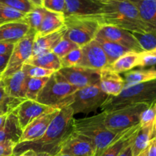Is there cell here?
Returning a JSON list of instances; mask_svg holds the SVG:
<instances>
[{"label": "cell", "instance_id": "obj_1", "mask_svg": "<svg viewBox=\"0 0 156 156\" xmlns=\"http://www.w3.org/2000/svg\"><path fill=\"white\" fill-rule=\"evenodd\" d=\"M74 114L69 106L61 108L44 133L40 138L15 145L13 156H19L24 151L32 149L37 153H47L55 156L59 153L66 140L74 133Z\"/></svg>", "mask_w": 156, "mask_h": 156}, {"label": "cell", "instance_id": "obj_2", "mask_svg": "<svg viewBox=\"0 0 156 156\" xmlns=\"http://www.w3.org/2000/svg\"><path fill=\"white\" fill-rule=\"evenodd\" d=\"M102 24L115 26L130 32H152L143 22L136 7L129 0H117L104 4L98 15Z\"/></svg>", "mask_w": 156, "mask_h": 156}, {"label": "cell", "instance_id": "obj_3", "mask_svg": "<svg viewBox=\"0 0 156 156\" xmlns=\"http://www.w3.org/2000/svg\"><path fill=\"white\" fill-rule=\"evenodd\" d=\"M156 102V79L126 87L117 96H109L101 108L102 111H115L136 104L150 105Z\"/></svg>", "mask_w": 156, "mask_h": 156}, {"label": "cell", "instance_id": "obj_4", "mask_svg": "<svg viewBox=\"0 0 156 156\" xmlns=\"http://www.w3.org/2000/svg\"><path fill=\"white\" fill-rule=\"evenodd\" d=\"M102 113L91 117L73 119L74 132L88 137L94 144L95 153L99 156L108 146L122 132H117L108 129L102 121Z\"/></svg>", "mask_w": 156, "mask_h": 156}, {"label": "cell", "instance_id": "obj_5", "mask_svg": "<svg viewBox=\"0 0 156 156\" xmlns=\"http://www.w3.org/2000/svg\"><path fill=\"white\" fill-rule=\"evenodd\" d=\"M101 25L98 16L66 17L64 37L81 47L94 40Z\"/></svg>", "mask_w": 156, "mask_h": 156}, {"label": "cell", "instance_id": "obj_6", "mask_svg": "<svg viewBox=\"0 0 156 156\" xmlns=\"http://www.w3.org/2000/svg\"><path fill=\"white\" fill-rule=\"evenodd\" d=\"M109 96L104 93L98 85L78 89L62 104L61 108L69 106L73 109L74 115L80 113L89 114L101 108Z\"/></svg>", "mask_w": 156, "mask_h": 156}, {"label": "cell", "instance_id": "obj_7", "mask_svg": "<svg viewBox=\"0 0 156 156\" xmlns=\"http://www.w3.org/2000/svg\"><path fill=\"white\" fill-rule=\"evenodd\" d=\"M78 90L69 83L59 72H55L37 98V101L50 108H59L66 98Z\"/></svg>", "mask_w": 156, "mask_h": 156}, {"label": "cell", "instance_id": "obj_8", "mask_svg": "<svg viewBox=\"0 0 156 156\" xmlns=\"http://www.w3.org/2000/svg\"><path fill=\"white\" fill-rule=\"evenodd\" d=\"M149 105L146 104L132 105L115 111H102V121L108 129L123 132L140 124L141 114Z\"/></svg>", "mask_w": 156, "mask_h": 156}, {"label": "cell", "instance_id": "obj_9", "mask_svg": "<svg viewBox=\"0 0 156 156\" xmlns=\"http://www.w3.org/2000/svg\"><path fill=\"white\" fill-rule=\"evenodd\" d=\"M35 33V30L30 29L22 39L15 43L2 79L8 77L21 69L23 65L33 55Z\"/></svg>", "mask_w": 156, "mask_h": 156}, {"label": "cell", "instance_id": "obj_10", "mask_svg": "<svg viewBox=\"0 0 156 156\" xmlns=\"http://www.w3.org/2000/svg\"><path fill=\"white\" fill-rule=\"evenodd\" d=\"M58 72L69 83L78 89L99 83L100 71L98 70L74 66L61 68Z\"/></svg>", "mask_w": 156, "mask_h": 156}, {"label": "cell", "instance_id": "obj_11", "mask_svg": "<svg viewBox=\"0 0 156 156\" xmlns=\"http://www.w3.org/2000/svg\"><path fill=\"white\" fill-rule=\"evenodd\" d=\"M98 37L118 44L130 51L141 53L143 50L130 31L108 24H102L97 34Z\"/></svg>", "mask_w": 156, "mask_h": 156}, {"label": "cell", "instance_id": "obj_12", "mask_svg": "<svg viewBox=\"0 0 156 156\" xmlns=\"http://www.w3.org/2000/svg\"><path fill=\"white\" fill-rule=\"evenodd\" d=\"M82 59L78 66L101 71L108 66L107 56L97 41L93 40L81 47Z\"/></svg>", "mask_w": 156, "mask_h": 156}, {"label": "cell", "instance_id": "obj_13", "mask_svg": "<svg viewBox=\"0 0 156 156\" xmlns=\"http://www.w3.org/2000/svg\"><path fill=\"white\" fill-rule=\"evenodd\" d=\"M104 3L98 0H65L64 17L98 16Z\"/></svg>", "mask_w": 156, "mask_h": 156}, {"label": "cell", "instance_id": "obj_14", "mask_svg": "<svg viewBox=\"0 0 156 156\" xmlns=\"http://www.w3.org/2000/svg\"><path fill=\"white\" fill-rule=\"evenodd\" d=\"M59 108H51L47 112L35 119L23 130L19 143L32 141L40 138L44 133L53 118L59 113Z\"/></svg>", "mask_w": 156, "mask_h": 156}, {"label": "cell", "instance_id": "obj_15", "mask_svg": "<svg viewBox=\"0 0 156 156\" xmlns=\"http://www.w3.org/2000/svg\"><path fill=\"white\" fill-rule=\"evenodd\" d=\"M59 153L73 156H94L95 148L88 137L74 132L66 140Z\"/></svg>", "mask_w": 156, "mask_h": 156}, {"label": "cell", "instance_id": "obj_16", "mask_svg": "<svg viewBox=\"0 0 156 156\" xmlns=\"http://www.w3.org/2000/svg\"><path fill=\"white\" fill-rule=\"evenodd\" d=\"M50 108V107L42 105L37 101L25 99L18 105L15 110V112L18 117L20 126L22 130H24L31 122Z\"/></svg>", "mask_w": 156, "mask_h": 156}, {"label": "cell", "instance_id": "obj_17", "mask_svg": "<svg viewBox=\"0 0 156 156\" xmlns=\"http://www.w3.org/2000/svg\"><path fill=\"white\" fill-rule=\"evenodd\" d=\"M30 78L26 76L21 69L14 74L2 79L3 88L9 96L16 98L26 99L27 83Z\"/></svg>", "mask_w": 156, "mask_h": 156}, {"label": "cell", "instance_id": "obj_18", "mask_svg": "<svg viewBox=\"0 0 156 156\" xmlns=\"http://www.w3.org/2000/svg\"><path fill=\"white\" fill-rule=\"evenodd\" d=\"M99 88L108 96H117L123 91L125 83L119 73H115L108 67L100 71Z\"/></svg>", "mask_w": 156, "mask_h": 156}, {"label": "cell", "instance_id": "obj_19", "mask_svg": "<svg viewBox=\"0 0 156 156\" xmlns=\"http://www.w3.org/2000/svg\"><path fill=\"white\" fill-rule=\"evenodd\" d=\"M156 135V120L145 126H140V129L131 143L133 156H140L147 149L151 141Z\"/></svg>", "mask_w": 156, "mask_h": 156}, {"label": "cell", "instance_id": "obj_20", "mask_svg": "<svg viewBox=\"0 0 156 156\" xmlns=\"http://www.w3.org/2000/svg\"><path fill=\"white\" fill-rule=\"evenodd\" d=\"M140 128V124H137L120 133L113 143L108 146L99 156H118L126 146L132 143Z\"/></svg>", "mask_w": 156, "mask_h": 156}, {"label": "cell", "instance_id": "obj_21", "mask_svg": "<svg viewBox=\"0 0 156 156\" xmlns=\"http://www.w3.org/2000/svg\"><path fill=\"white\" fill-rule=\"evenodd\" d=\"M66 32L65 25L56 31L45 35V36L34 37L33 45V55L41 54V53L52 52L58 43L64 37Z\"/></svg>", "mask_w": 156, "mask_h": 156}, {"label": "cell", "instance_id": "obj_22", "mask_svg": "<svg viewBox=\"0 0 156 156\" xmlns=\"http://www.w3.org/2000/svg\"><path fill=\"white\" fill-rule=\"evenodd\" d=\"M29 30V26L22 21L2 24L0 25V42L15 44L22 39Z\"/></svg>", "mask_w": 156, "mask_h": 156}, {"label": "cell", "instance_id": "obj_23", "mask_svg": "<svg viewBox=\"0 0 156 156\" xmlns=\"http://www.w3.org/2000/svg\"><path fill=\"white\" fill-rule=\"evenodd\" d=\"M23 130L18 122L15 111L8 114L7 119L0 129V143L12 141L15 143L20 142Z\"/></svg>", "mask_w": 156, "mask_h": 156}, {"label": "cell", "instance_id": "obj_24", "mask_svg": "<svg viewBox=\"0 0 156 156\" xmlns=\"http://www.w3.org/2000/svg\"><path fill=\"white\" fill-rule=\"evenodd\" d=\"M136 7L143 22L156 31V0H129Z\"/></svg>", "mask_w": 156, "mask_h": 156}, {"label": "cell", "instance_id": "obj_25", "mask_svg": "<svg viewBox=\"0 0 156 156\" xmlns=\"http://www.w3.org/2000/svg\"><path fill=\"white\" fill-rule=\"evenodd\" d=\"M65 25V17L63 14L50 12L46 9L44 18L37 30L35 33L36 36L45 35L56 31Z\"/></svg>", "mask_w": 156, "mask_h": 156}, {"label": "cell", "instance_id": "obj_26", "mask_svg": "<svg viewBox=\"0 0 156 156\" xmlns=\"http://www.w3.org/2000/svg\"><path fill=\"white\" fill-rule=\"evenodd\" d=\"M140 59V53L129 51L120 56L112 64L108 66V68L119 74L122 73H126L135 67L139 66Z\"/></svg>", "mask_w": 156, "mask_h": 156}, {"label": "cell", "instance_id": "obj_27", "mask_svg": "<svg viewBox=\"0 0 156 156\" xmlns=\"http://www.w3.org/2000/svg\"><path fill=\"white\" fill-rule=\"evenodd\" d=\"M24 64L42 67L47 69L57 72L62 68L60 59L53 52L41 53L32 56Z\"/></svg>", "mask_w": 156, "mask_h": 156}, {"label": "cell", "instance_id": "obj_28", "mask_svg": "<svg viewBox=\"0 0 156 156\" xmlns=\"http://www.w3.org/2000/svg\"><path fill=\"white\" fill-rule=\"evenodd\" d=\"M156 79V69L151 68L148 69L130 70L124 73L125 86L129 87L143 82Z\"/></svg>", "mask_w": 156, "mask_h": 156}, {"label": "cell", "instance_id": "obj_29", "mask_svg": "<svg viewBox=\"0 0 156 156\" xmlns=\"http://www.w3.org/2000/svg\"><path fill=\"white\" fill-rule=\"evenodd\" d=\"M94 40L98 42L101 48L103 49L104 52L107 56V59H108V66L112 64L114 61L117 60V59H119L120 56L124 55L125 53L130 51L128 49L122 47L120 44L105 40L104 38L96 36Z\"/></svg>", "mask_w": 156, "mask_h": 156}, {"label": "cell", "instance_id": "obj_30", "mask_svg": "<svg viewBox=\"0 0 156 156\" xmlns=\"http://www.w3.org/2000/svg\"><path fill=\"white\" fill-rule=\"evenodd\" d=\"M46 9L44 7H35L31 12L26 14L22 21L29 26L30 29L37 30L44 18Z\"/></svg>", "mask_w": 156, "mask_h": 156}, {"label": "cell", "instance_id": "obj_31", "mask_svg": "<svg viewBox=\"0 0 156 156\" xmlns=\"http://www.w3.org/2000/svg\"><path fill=\"white\" fill-rule=\"evenodd\" d=\"M26 14L0 3V25L15 21H21Z\"/></svg>", "mask_w": 156, "mask_h": 156}, {"label": "cell", "instance_id": "obj_32", "mask_svg": "<svg viewBox=\"0 0 156 156\" xmlns=\"http://www.w3.org/2000/svg\"><path fill=\"white\" fill-rule=\"evenodd\" d=\"M137 40L143 51H149L156 48V31L137 33L131 32Z\"/></svg>", "mask_w": 156, "mask_h": 156}, {"label": "cell", "instance_id": "obj_33", "mask_svg": "<svg viewBox=\"0 0 156 156\" xmlns=\"http://www.w3.org/2000/svg\"><path fill=\"white\" fill-rule=\"evenodd\" d=\"M50 77L34 78L29 79L27 83V89L26 92V99L36 101L40 91H41Z\"/></svg>", "mask_w": 156, "mask_h": 156}, {"label": "cell", "instance_id": "obj_34", "mask_svg": "<svg viewBox=\"0 0 156 156\" xmlns=\"http://www.w3.org/2000/svg\"><path fill=\"white\" fill-rule=\"evenodd\" d=\"M21 69L24 70L26 76L30 79L50 77L55 73L53 70L47 69L42 67L35 66L29 65V64H24Z\"/></svg>", "mask_w": 156, "mask_h": 156}, {"label": "cell", "instance_id": "obj_35", "mask_svg": "<svg viewBox=\"0 0 156 156\" xmlns=\"http://www.w3.org/2000/svg\"><path fill=\"white\" fill-rule=\"evenodd\" d=\"M81 59H82V49L80 47H79L70 51L65 56L61 58V66L62 68L78 66Z\"/></svg>", "mask_w": 156, "mask_h": 156}, {"label": "cell", "instance_id": "obj_36", "mask_svg": "<svg viewBox=\"0 0 156 156\" xmlns=\"http://www.w3.org/2000/svg\"><path fill=\"white\" fill-rule=\"evenodd\" d=\"M0 3L24 14L29 13L36 7L29 0H0Z\"/></svg>", "mask_w": 156, "mask_h": 156}, {"label": "cell", "instance_id": "obj_37", "mask_svg": "<svg viewBox=\"0 0 156 156\" xmlns=\"http://www.w3.org/2000/svg\"><path fill=\"white\" fill-rule=\"evenodd\" d=\"M77 47H79V46L76 45L73 41L63 37L58 43V44L54 47L52 52H53L59 59H61L66 54H68L70 51Z\"/></svg>", "mask_w": 156, "mask_h": 156}, {"label": "cell", "instance_id": "obj_38", "mask_svg": "<svg viewBox=\"0 0 156 156\" xmlns=\"http://www.w3.org/2000/svg\"><path fill=\"white\" fill-rule=\"evenodd\" d=\"M156 65V48L149 51H143L140 53V63L138 67L144 68L147 66H153Z\"/></svg>", "mask_w": 156, "mask_h": 156}, {"label": "cell", "instance_id": "obj_39", "mask_svg": "<svg viewBox=\"0 0 156 156\" xmlns=\"http://www.w3.org/2000/svg\"><path fill=\"white\" fill-rule=\"evenodd\" d=\"M156 120V102L149 105L141 114L140 124L145 126L152 123Z\"/></svg>", "mask_w": 156, "mask_h": 156}, {"label": "cell", "instance_id": "obj_40", "mask_svg": "<svg viewBox=\"0 0 156 156\" xmlns=\"http://www.w3.org/2000/svg\"><path fill=\"white\" fill-rule=\"evenodd\" d=\"M43 7L50 12L63 14L65 0H43Z\"/></svg>", "mask_w": 156, "mask_h": 156}, {"label": "cell", "instance_id": "obj_41", "mask_svg": "<svg viewBox=\"0 0 156 156\" xmlns=\"http://www.w3.org/2000/svg\"><path fill=\"white\" fill-rule=\"evenodd\" d=\"M16 143L12 141L0 143V156H13V150Z\"/></svg>", "mask_w": 156, "mask_h": 156}, {"label": "cell", "instance_id": "obj_42", "mask_svg": "<svg viewBox=\"0 0 156 156\" xmlns=\"http://www.w3.org/2000/svg\"><path fill=\"white\" fill-rule=\"evenodd\" d=\"M15 44L7 42H0V56L11 55Z\"/></svg>", "mask_w": 156, "mask_h": 156}, {"label": "cell", "instance_id": "obj_43", "mask_svg": "<svg viewBox=\"0 0 156 156\" xmlns=\"http://www.w3.org/2000/svg\"><path fill=\"white\" fill-rule=\"evenodd\" d=\"M10 55H5V56H0V79H2L3 73L5 70L6 66L9 62Z\"/></svg>", "mask_w": 156, "mask_h": 156}, {"label": "cell", "instance_id": "obj_44", "mask_svg": "<svg viewBox=\"0 0 156 156\" xmlns=\"http://www.w3.org/2000/svg\"><path fill=\"white\" fill-rule=\"evenodd\" d=\"M145 156H156V140L153 139L147 148Z\"/></svg>", "mask_w": 156, "mask_h": 156}, {"label": "cell", "instance_id": "obj_45", "mask_svg": "<svg viewBox=\"0 0 156 156\" xmlns=\"http://www.w3.org/2000/svg\"><path fill=\"white\" fill-rule=\"evenodd\" d=\"M12 111H14V110L10 107L6 106V105H0V116L5 114H9Z\"/></svg>", "mask_w": 156, "mask_h": 156}, {"label": "cell", "instance_id": "obj_46", "mask_svg": "<svg viewBox=\"0 0 156 156\" xmlns=\"http://www.w3.org/2000/svg\"><path fill=\"white\" fill-rule=\"evenodd\" d=\"M118 156H133L132 150H131V144L126 146Z\"/></svg>", "mask_w": 156, "mask_h": 156}, {"label": "cell", "instance_id": "obj_47", "mask_svg": "<svg viewBox=\"0 0 156 156\" xmlns=\"http://www.w3.org/2000/svg\"><path fill=\"white\" fill-rule=\"evenodd\" d=\"M19 156H38V153H37L32 149H28V150H26L22 152Z\"/></svg>", "mask_w": 156, "mask_h": 156}, {"label": "cell", "instance_id": "obj_48", "mask_svg": "<svg viewBox=\"0 0 156 156\" xmlns=\"http://www.w3.org/2000/svg\"><path fill=\"white\" fill-rule=\"evenodd\" d=\"M36 7H43V0H29Z\"/></svg>", "mask_w": 156, "mask_h": 156}, {"label": "cell", "instance_id": "obj_49", "mask_svg": "<svg viewBox=\"0 0 156 156\" xmlns=\"http://www.w3.org/2000/svg\"><path fill=\"white\" fill-rule=\"evenodd\" d=\"M8 114H3V115L0 116V129H1V128L2 127L3 125H4L6 119H7Z\"/></svg>", "mask_w": 156, "mask_h": 156}, {"label": "cell", "instance_id": "obj_50", "mask_svg": "<svg viewBox=\"0 0 156 156\" xmlns=\"http://www.w3.org/2000/svg\"><path fill=\"white\" fill-rule=\"evenodd\" d=\"M98 1H100L101 2H102V3H104V4H105V3H107V2H109L117 1V0H98Z\"/></svg>", "mask_w": 156, "mask_h": 156}, {"label": "cell", "instance_id": "obj_51", "mask_svg": "<svg viewBox=\"0 0 156 156\" xmlns=\"http://www.w3.org/2000/svg\"><path fill=\"white\" fill-rule=\"evenodd\" d=\"M38 156H51V155H49V154L47 153H44V152H42V153H38Z\"/></svg>", "mask_w": 156, "mask_h": 156}, {"label": "cell", "instance_id": "obj_52", "mask_svg": "<svg viewBox=\"0 0 156 156\" xmlns=\"http://www.w3.org/2000/svg\"><path fill=\"white\" fill-rule=\"evenodd\" d=\"M55 156H73L70 155H67V154H62V153H58L57 155H56Z\"/></svg>", "mask_w": 156, "mask_h": 156}, {"label": "cell", "instance_id": "obj_53", "mask_svg": "<svg viewBox=\"0 0 156 156\" xmlns=\"http://www.w3.org/2000/svg\"><path fill=\"white\" fill-rule=\"evenodd\" d=\"M3 87V82H2V79H0V88H2Z\"/></svg>", "mask_w": 156, "mask_h": 156}, {"label": "cell", "instance_id": "obj_54", "mask_svg": "<svg viewBox=\"0 0 156 156\" xmlns=\"http://www.w3.org/2000/svg\"><path fill=\"white\" fill-rule=\"evenodd\" d=\"M146 151H145V152H143V154H141V155H140V156H145V153H146Z\"/></svg>", "mask_w": 156, "mask_h": 156}, {"label": "cell", "instance_id": "obj_55", "mask_svg": "<svg viewBox=\"0 0 156 156\" xmlns=\"http://www.w3.org/2000/svg\"><path fill=\"white\" fill-rule=\"evenodd\" d=\"M155 139L156 140V135H155Z\"/></svg>", "mask_w": 156, "mask_h": 156}]
</instances>
